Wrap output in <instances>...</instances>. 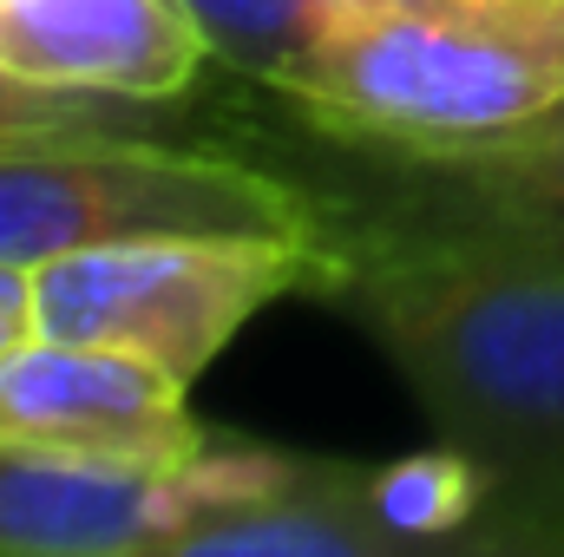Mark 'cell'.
<instances>
[{
  "label": "cell",
  "instance_id": "10",
  "mask_svg": "<svg viewBox=\"0 0 564 557\" xmlns=\"http://www.w3.org/2000/svg\"><path fill=\"white\" fill-rule=\"evenodd\" d=\"M59 132H164L204 139L197 99H119V92H66L20 73H0V144L59 139Z\"/></svg>",
  "mask_w": 564,
  "mask_h": 557
},
{
  "label": "cell",
  "instance_id": "2",
  "mask_svg": "<svg viewBox=\"0 0 564 557\" xmlns=\"http://www.w3.org/2000/svg\"><path fill=\"white\" fill-rule=\"evenodd\" d=\"M270 99L368 144L499 139L564 99V0H335Z\"/></svg>",
  "mask_w": 564,
  "mask_h": 557
},
{
  "label": "cell",
  "instance_id": "5",
  "mask_svg": "<svg viewBox=\"0 0 564 557\" xmlns=\"http://www.w3.org/2000/svg\"><path fill=\"white\" fill-rule=\"evenodd\" d=\"M322 243L289 237H139L33 270V315L53 341L139 354L171 381H197L250 315L308 295Z\"/></svg>",
  "mask_w": 564,
  "mask_h": 557
},
{
  "label": "cell",
  "instance_id": "1",
  "mask_svg": "<svg viewBox=\"0 0 564 557\" xmlns=\"http://www.w3.org/2000/svg\"><path fill=\"white\" fill-rule=\"evenodd\" d=\"M492 479V551L564 557V263L473 237L328 223L308 288Z\"/></svg>",
  "mask_w": 564,
  "mask_h": 557
},
{
  "label": "cell",
  "instance_id": "8",
  "mask_svg": "<svg viewBox=\"0 0 564 557\" xmlns=\"http://www.w3.org/2000/svg\"><path fill=\"white\" fill-rule=\"evenodd\" d=\"M210 66L184 0H0V73L40 86L197 99Z\"/></svg>",
  "mask_w": 564,
  "mask_h": 557
},
{
  "label": "cell",
  "instance_id": "11",
  "mask_svg": "<svg viewBox=\"0 0 564 557\" xmlns=\"http://www.w3.org/2000/svg\"><path fill=\"white\" fill-rule=\"evenodd\" d=\"M328 7L335 0H184V13L210 40L217 66L257 92L289 79V66L315 46Z\"/></svg>",
  "mask_w": 564,
  "mask_h": 557
},
{
  "label": "cell",
  "instance_id": "7",
  "mask_svg": "<svg viewBox=\"0 0 564 557\" xmlns=\"http://www.w3.org/2000/svg\"><path fill=\"white\" fill-rule=\"evenodd\" d=\"M184 394L139 354L33 335L0 361V446L112 472H184L217 446V426Z\"/></svg>",
  "mask_w": 564,
  "mask_h": 557
},
{
  "label": "cell",
  "instance_id": "6",
  "mask_svg": "<svg viewBox=\"0 0 564 557\" xmlns=\"http://www.w3.org/2000/svg\"><path fill=\"white\" fill-rule=\"evenodd\" d=\"M302 452L243 433L184 472H112L0 446V557H177V545L237 505H257L295 479Z\"/></svg>",
  "mask_w": 564,
  "mask_h": 557
},
{
  "label": "cell",
  "instance_id": "4",
  "mask_svg": "<svg viewBox=\"0 0 564 557\" xmlns=\"http://www.w3.org/2000/svg\"><path fill=\"white\" fill-rule=\"evenodd\" d=\"M243 132H257L263 157L295 171L322 197L328 223L473 237V243H506L564 263V99L499 139L473 144L341 139L289 106L282 125H243Z\"/></svg>",
  "mask_w": 564,
  "mask_h": 557
},
{
  "label": "cell",
  "instance_id": "9",
  "mask_svg": "<svg viewBox=\"0 0 564 557\" xmlns=\"http://www.w3.org/2000/svg\"><path fill=\"white\" fill-rule=\"evenodd\" d=\"M348 499L388 557L492 551V479L473 452L446 439L388 466H348Z\"/></svg>",
  "mask_w": 564,
  "mask_h": 557
},
{
  "label": "cell",
  "instance_id": "3",
  "mask_svg": "<svg viewBox=\"0 0 564 557\" xmlns=\"http://www.w3.org/2000/svg\"><path fill=\"white\" fill-rule=\"evenodd\" d=\"M139 237H289L322 243V197L270 157L164 132H59L0 144V263Z\"/></svg>",
  "mask_w": 564,
  "mask_h": 557
},
{
  "label": "cell",
  "instance_id": "12",
  "mask_svg": "<svg viewBox=\"0 0 564 557\" xmlns=\"http://www.w3.org/2000/svg\"><path fill=\"white\" fill-rule=\"evenodd\" d=\"M40 335V315H33V270L20 263H0V361Z\"/></svg>",
  "mask_w": 564,
  "mask_h": 557
}]
</instances>
